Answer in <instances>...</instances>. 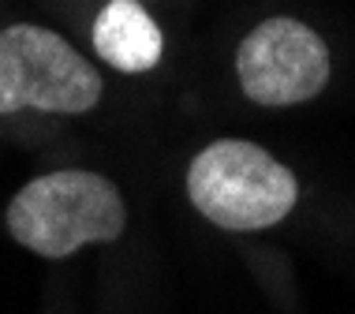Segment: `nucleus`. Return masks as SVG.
Wrapping results in <instances>:
<instances>
[{
  "mask_svg": "<svg viewBox=\"0 0 355 314\" xmlns=\"http://www.w3.org/2000/svg\"><path fill=\"white\" fill-rule=\"evenodd\" d=\"M123 225L128 213L120 191L83 168L37 176L8 206V232L42 259H68L86 243H109Z\"/></svg>",
  "mask_w": 355,
  "mask_h": 314,
  "instance_id": "f257e3e1",
  "label": "nucleus"
},
{
  "mask_svg": "<svg viewBox=\"0 0 355 314\" xmlns=\"http://www.w3.org/2000/svg\"><path fill=\"white\" fill-rule=\"evenodd\" d=\"M187 195L202 217L228 232L270 228L292 213L300 184L254 142L220 139L187 168Z\"/></svg>",
  "mask_w": 355,
  "mask_h": 314,
  "instance_id": "f03ea898",
  "label": "nucleus"
},
{
  "mask_svg": "<svg viewBox=\"0 0 355 314\" xmlns=\"http://www.w3.org/2000/svg\"><path fill=\"white\" fill-rule=\"evenodd\" d=\"M101 98V75L60 34L15 23L0 34V116L19 109L90 112Z\"/></svg>",
  "mask_w": 355,
  "mask_h": 314,
  "instance_id": "7ed1b4c3",
  "label": "nucleus"
},
{
  "mask_svg": "<svg viewBox=\"0 0 355 314\" xmlns=\"http://www.w3.org/2000/svg\"><path fill=\"white\" fill-rule=\"evenodd\" d=\"M236 75L258 105H300L329 82V49L300 19H266L239 42Z\"/></svg>",
  "mask_w": 355,
  "mask_h": 314,
  "instance_id": "20e7f679",
  "label": "nucleus"
},
{
  "mask_svg": "<svg viewBox=\"0 0 355 314\" xmlns=\"http://www.w3.org/2000/svg\"><path fill=\"white\" fill-rule=\"evenodd\" d=\"M94 49L116 71H150L161 60V30L139 0H112L94 19Z\"/></svg>",
  "mask_w": 355,
  "mask_h": 314,
  "instance_id": "39448f33",
  "label": "nucleus"
}]
</instances>
